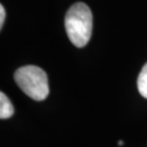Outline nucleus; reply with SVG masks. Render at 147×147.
Wrapping results in <instances>:
<instances>
[{"label":"nucleus","mask_w":147,"mask_h":147,"mask_svg":"<svg viewBox=\"0 0 147 147\" xmlns=\"http://www.w3.org/2000/svg\"><path fill=\"white\" fill-rule=\"evenodd\" d=\"M14 113V108L13 105L11 104L10 99L5 93H0V118L2 120L9 119L13 116Z\"/></svg>","instance_id":"7ed1b4c3"},{"label":"nucleus","mask_w":147,"mask_h":147,"mask_svg":"<svg viewBox=\"0 0 147 147\" xmlns=\"http://www.w3.org/2000/svg\"><path fill=\"white\" fill-rule=\"evenodd\" d=\"M64 26L74 46L85 47L93 32V14L88 5L84 2H76L71 5L64 18Z\"/></svg>","instance_id":"f257e3e1"},{"label":"nucleus","mask_w":147,"mask_h":147,"mask_svg":"<svg viewBox=\"0 0 147 147\" xmlns=\"http://www.w3.org/2000/svg\"><path fill=\"white\" fill-rule=\"evenodd\" d=\"M137 88L144 98H147V63L144 65L137 78Z\"/></svg>","instance_id":"20e7f679"},{"label":"nucleus","mask_w":147,"mask_h":147,"mask_svg":"<svg viewBox=\"0 0 147 147\" xmlns=\"http://www.w3.org/2000/svg\"><path fill=\"white\" fill-rule=\"evenodd\" d=\"M5 20V7L1 5H0V28L3 27Z\"/></svg>","instance_id":"39448f33"},{"label":"nucleus","mask_w":147,"mask_h":147,"mask_svg":"<svg viewBox=\"0 0 147 147\" xmlns=\"http://www.w3.org/2000/svg\"><path fill=\"white\" fill-rule=\"evenodd\" d=\"M118 144H119V146H122V145H123V142H122V141H119Z\"/></svg>","instance_id":"423d86ee"},{"label":"nucleus","mask_w":147,"mask_h":147,"mask_svg":"<svg viewBox=\"0 0 147 147\" xmlns=\"http://www.w3.org/2000/svg\"><path fill=\"white\" fill-rule=\"evenodd\" d=\"M18 86L32 99L42 101L49 95V85L46 72L36 65H25L14 73Z\"/></svg>","instance_id":"f03ea898"}]
</instances>
